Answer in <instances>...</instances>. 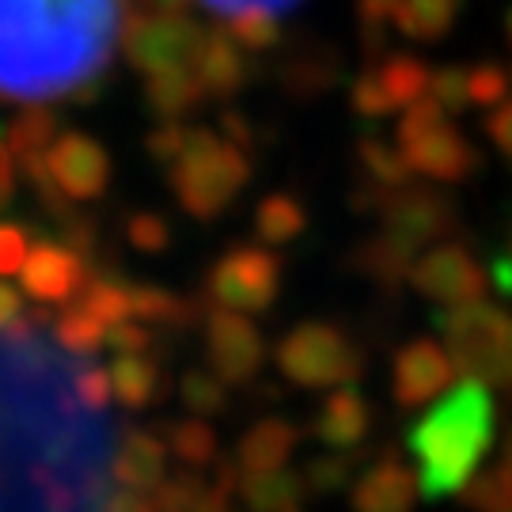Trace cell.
Here are the masks:
<instances>
[{
    "instance_id": "obj_1",
    "label": "cell",
    "mask_w": 512,
    "mask_h": 512,
    "mask_svg": "<svg viewBox=\"0 0 512 512\" xmlns=\"http://www.w3.org/2000/svg\"><path fill=\"white\" fill-rule=\"evenodd\" d=\"M129 0H0V99H92Z\"/></svg>"
},
{
    "instance_id": "obj_2",
    "label": "cell",
    "mask_w": 512,
    "mask_h": 512,
    "mask_svg": "<svg viewBox=\"0 0 512 512\" xmlns=\"http://www.w3.org/2000/svg\"><path fill=\"white\" fill-rule=\"evenodd\" d=\"M494 440V399L482 380H463L444 391L437 406L414 421L410 452L418 459L421 497H448L475 475Z\"/></svg>"
},
{
    "instance_id": "obj_3",
    "label": "cell",
    "mask_w": 512,
    "mask_h": 512,
    "mask_svg": "<svg viewBox=\"0 0 512 512\" xmlns=\"http://www.w3.org/2000/svg\"><path fill=\"white\" fill-rule=\"evenodd\" d=\"M167 183L183 213L194 220H217L251 183V152L224 141L213 129H194L186 152L167 167Z\"/></svg>"
},
{
    "instance_id": "obj_4",
    "label": "cell",
    "mask_w": 512,
    "mask_h": 512,
    "mask_svg": "<svg viewBox=\"0 0 512 512\" xmlns=\"http://www.w3.org/2000/svg\"><path fill=\"white\" fill-rule=\"evenodd\" d=\"M444 349L467 380H509L512 376V315L486 300L456 304L440 315Z\"/></svg>"
},
{
    "instance_id": "obj_5",
    "label": "cell",
    "mask_w": 512,
    "mask_h": 512,
    "mask_svg": "<svg viewBox=\"0 0 512 512\" xmlns=\"http://www.w3.org/2000/svg\"><path fill=\"white\" fill-rule=\"evenodd\" d=\"M277 368L296 387L323 391V387L357 384L365 372V353L338 323L308 319L293 327L277 346Z\"/></svg>"
},
{
    "instance_id": "obj_6",
    "label": "cell",
    "mask_w": 512,
    "mask_h": 512,
    "mask_svg": "<svg viewBox=\"0 0 512 512\" xmlns=\"http://www.w3.org/2000/svg\"><path fill=\"white\" fill-rule=\"evenodd\" d=\"M395 141L410 167L433 183H459L478 164L475 145L448 122V110L440 107L433 95H421L418 103L399 110Z\"/></svg>"
},
{
    "instance_id": "obj_7",
    "label": "cell",
    "mask_w": 512,
    "mask_h": 512,
    "mask_svg": "<svg viewBox=\"0 0 512 512\" xmlns=\"http://www.w3.org/2000/svg\"><path fill=\"white\" fill-rule=\"evenodd\" d=\"M205 293L220 308L262 315L281 293V258L262 243H236L213 262Z\"/></svg>"
},
{
    "instance_id": "obj_8",
    "label": "cell",
    "mask_w": 512,
    "mask_h": 512,
    "mask_svg": "<svg viewBox=\"0 0 512 512\" xmlns=\"http://www.w3.org/2000/svg\"><path fill=\"white\" fill-rule=\"evenodd\" d=\"M205 35L209 31L190 12H175V16L133 12L122 31V54L141 76H152L179 65H194Z\"/></svg>"
},
{
    "instance_id": "obj_9",
    "label": "cell",
    "mask_w": 512,
    "mask_h": 512,
    "mask_svg": "<svg viewBox=\"0 0 512 512\" xmlns=\"http://www.w3.org/2000/svg\"><path fill=\"white\" fill-rule=\"evenodd\" d=\"M205 330V361L228 387H247L266 365V342L258 327L232 308H213L202 319Z\"/></svg>"
},
{
    "instance_id": "obj_10",
    "label": "cell",
    "mask_w": 512,
    "mask_h": 512,
    "mask_svg": "<svg viewBox=\"0 0 512 512\" xmlns=\"http://www.w3.org/2000/svg\"><path fill=\"white\" fill-rule=\"evenodd\" d=\"M88 277H92V262L84 255H76L69 243L35 239L31 255L19 270V285H23V296H31L35 304L50 308V304H73L76 296L84 293Z\"/></svg>"
},
{
    "instance_id": "obj_11",
    "label": "cell",
    "mask_w": 512,
    "mask_h": 512,
    "mask_svg": "<svg viewBox=\"0 0 512 512\" xmlns=\"http://www.w3.org/2000/svg\"><path fill=\"white\" fill-rule=\"evenodd\" d=\"M410 285L421 296L444 304V308H456V304L482 300L486 274H482V266H478L475 255L467 247H459V243H437L433 251H425L410 266Z\"/></svg>"
},
{
    "instance_id": "obj_12",
    "label": "cell",
    "mask_w": 512,
    "mask_h": 512,
    "mask_svg": "<svg viewBox=\"0 0 512 512\" xmlns=\"http://www.w3.org/2000/svg\"><path fill=\"white\" fill-rule=\"evenodd\" d=\"M380 220H384L387 236L418 251L452 224V202L429 186L406 183L380 194Z\"/></svg>"
},
{
    "instance_id": "obj_13",
    "label": "cell",
    "mask_w": 512,
    "mask_h": 512,
    "mask_svg": "<svg viewBox=\"0 0 512 512\" xmlns=\"http://www.w3.org/2000/svg\"><path fill=\"white\" fill-rule=\"evenodd\" d=\"M46 164L54 171L57 186L73 202H95L99 194H107L110 175H114L107 148L88 133H80V129H65L57 137L54 148L46 152Z\"/></svg>"
},
{
    "instance_id": "obj_14",
    "label": "cell",
    "mask_w": 512,
    "mask_h": 512,
    "mask_svg": "<svg viewBox=\"0 0 512 512\" xmlns=\"http://www.w3.org/2000/svg\"><path fill=\"white\" fill-rule=\"evenodd\" d=\"M452 376H456V365H452L448 349L433 338H418L399 349V357H395L391 395L403 410H418V406L440 399L452 387Z\"/></svg>"
},
{
    "instance_id": "obj_15",
    "label": "cell",
    "mask_w": 512,
    "mask_h": 512,
    "mask_svg": "<svg viewBox=\"0 0 512 512\" xmlns=\"http://www.w3.org/2000/svg\"><path fill=\"white\" fill-rule=\"evenodd\" d=\"M421 494L418 478L399 456L380 459L372 471L361 475V482L349 494L353 512H414V497Z\"/></svg>"
},
{
    "instance_id": "obj_16",
    "label": "cell",
    "mask_w": 512,
    "mask_h": 512,
    "mask_svg": "<svg viewBox=\"0 0 512 512\" xmlns=\"http://www.w3.org/2000/svg\"><path fill=\"white\" fill-rule=\"evenodd\" d=\"M368 429H372V406L365 395L353 391V384L334 387L319 406V414L311 418V433L334 452L357 448L368 437Z\"/></svg>"
},
{
    "instance_id": "obj_17",
    "label": "cell",
    "mask_w": 512,
    "mask_h": 512,
    "mask_svg": "<svg viewBox=\"0 0 512 512\" xmlns=\"http://www.w3.org/2000/svg\"><path fill=\"white\" fill-rule=\"evenodd\" d=\"M243 54H247V50H243L224 27L205 35L202 50L194 57V73H198L209 99H232V95L251 80V65H247Z\"/></svg>"
},
{
    "instance_id": "obj_18",
    "label": "cell",
    "mask_w": 512,
    "mask_h": 512,
    "mask_svg": "<svg viewBox=\"0 0 512 512\" xmlns=\"http://www.w3.org/2000/svg\"><path fill=\"white\" fill-rule=\"evenodd\" d=\"M110 478L118 486L152 494L167 478V440H156L148 429H129L110 459Z\"/></svg>"
},
{
    "instance_id": "obj_19",
    "label": "cell",
    "mask_w": 512,
    "mask_h": 512,
    "mask_svg": "<svg viewBox=\"0 0 512 512\" xmlns=\"http://www.w3.org/2000/svg\"><path fill=\"white\" fill-rule=\"evenodd\" d=\"M296 444H300V433H296L293 421L285 418H262L255 421L236 444V459L247 471H281L289 459H293Z\"/></svg>"
},
{
    "instance_id": "obj_20",
    "label": "cell",
    "mask_w": 512,
    "mask_h": 512,
    "mask_svg": "<svg viewBox=\"0 0 512 512\" xmlns=\"http://www.w3.org/2000/svg\"><path fill=\"white\" fill-rule=\"evenodd\" d=\"M205 99L209 95H205L194 65H179V69L145 76V103L156 118H186L190 110L202 107Z\"/></svg>"
},
{
    "instance_id": "obj_21",
    "label": "cell",
    "mask_w": 512,
    "mask_h": 512,
    "mask_svg": "<svg viewBox=\"0 0 512 512\" xmlns=\"http://www.w3.org/2000/svg\"><path fill=\"white\" fill-rule=\"evenodd\" d=\"M110 387L126 410H145L164 391V376L148 353H118V361L110 365Z\"/></svg>"
},
{
    "instance_id": "obj_22",
    "label": "cell",
    "mask_w": 512,
    "mask_h": 512,
    "mask_svg": "<svg viewBox=\"0 0 512 512\" xmlns=\"http://www.w3.org/2000/svg\"><path fill=\"white\" fill-rule=\"evenodd\" d=\"M308 494L304 490V478L293 475V471H247L239 478V497L247 512H285L296 509L300 497Z\"/></svg>"
},
{
    "instance_id": "obj_23",
    "label": "cell",
    "mask_w": 512,
    "mask_h": 512,
    "mask_svg": "<svg viewBox=\"0 0 512 512\" xmlns=\"http://www.w3.org/2000/svg\"><path fill=\"white\" fill-rule=\"evenodd\" d=\"M129 304H133V315L141 323H160V327H198L205 315L194 300L186 296H175L171 289H160V285H129Z\"/></svg>"
},
{
    "instance_id": "obj_24",
    "label": "cell",
    "mask_w": 512,
    "mask_h": 512,
    "mask_svg": "<svg viewBox=\"0 0 512 512\" xmlns=\"http://www.w3.org/2000/svg\"><path fill=\"white\" fill-rule=\"evenodd\" d=\"M463 0H399L395 4V27L414 42H437L459 19Z\"/></svg>"
},
{
    "instance_id": "obj_25",
    "label": "cell",
    "mask_w": 512,
    "mask_h": 512,
    "mask_svg": "<svg viewBox=\"0 0 512 512\" xmlns=\"http://www.w3.org/2000/svg\"><path fill=\"white\" fill-rule=\"evenodd\" d=\"M8 148H12V156H16L19 164L23 160H35V156H46L54 141L61 137V129H57V114L50 107H42V103H27V107L19 110L16 118L8 122Z\"/></svg>"
},
{
    "instance_id": "obj_26",
    "label": "cell",
    "mask_w": 512,
    "mask_h": 512,
    "mask_svg": "<svg viewBox=\"0 0 512 512\" xmlns=\"http://www.w3.org/2000/svg\"><path fill=\"white\" fill-rule=\"evenodd\" d=\"M372 73H376V80L384 84V92H387V99H391L395 114L406 110L410 103H418L421 95H429V80H433V69L414 54L384 57Z\"/></svg>"
},
{
    "instance_id": "obj_27",
    "label": "cell",
    "mask_w": 512,
    "mask_h": 512,
    "mask_svg": "<svg viewBox=\"0 0 512 512\" xmlns=\"http://www.w3.org/2000/svg\"><path fill=\"white\" fill-rule=\"evenodd\" d=\"M308 228V209L293 194H266L255 205V236L270 247H285L304 236Z\"/></svg>"
},
{
    "instance_id": "obj_28",
    "label": "cell",
    "mask_w": 512,
    "mask_h": 512,
    "mask_svg": "<svg viewBox=\"0 0 512 512\" xmlns=\"http://www.w3.org/2000/svg\"><path fill=\"white\" fill-rule=\"evenodd\" d=\"M414 255H418V251H410L406 243L380 232V236H372L353 247V266H357L361 274L372 277V281H380V285H395L399 277H410Z\"/></svg>"
},
{
    "instance_id": "obj_29",
    "label": "cell",
    "mask_w": 512,
    "mask_h": 512,
    "mask_svg": "<svg viewBox=\"0 0 512 512\" xmlns=\"http://www.w3.org/2000/svg\"><path fill=\"white\" fill-rule=\"evenodd\" d=\"M54 342L69 357H92L95 349L107 346V323H99L92 311L84 308V304H65L61 315L54 319Z\"/></svg>"
},
{
    "instance_id": "obj_30",
    "label": "cell",
    "mask_w": 512,
    "mask_h": 512,
    "mask_svg": "<svg viewBox=\"0 0 512 512\" xmlns=\"http://www.w3.org/2000/svg\"><path fill=\"white\" fill-rule=\"evenodd\" d=\"M167 452L179 459L183 467L209 471L217 459V429L205 418H186L167 425Z\"/></svg>"
},
{
    "instance_id": "obj_31",
    "label": "cell",
    "mask_w": 512,
    "mask_h": 512,
    "mask_svg": "<svg viewBox=\"0 0 512 512\" xmlns=\"http://www.w3.org/2000/svg\"><path fill=\"white\" fill-rule=\"evenodd\" d=\"M357 160H361V167L368 171V179L376 186H384V190L406 186L410 175H414V167H410V160L403 156L399 141L387 145L380 137H361V141H357Z\"/></svg>"
},
{
    "instance_id": "obj_32",
    "label": "cell",
    "mask_w": 512,
    "mask_h": 512,
    "mask_svg": "<svg viewBox=\"0 0 512 512\" xmlns=\"http://www.w3.org/2000/svg\"><path fill=\"white\" fill-rule=\"evenodd\" d=\"M179 399L194 418H220L228 410V384L213 368H190V372H183Z\"/></svg>"
},
{
    "instance_id": "obj_33",
    "label": "cell",
    "mask_w": 512,
    "mask_h": 512,
    "mask_svg": "<svg viewBox=\"0 0 512 512\" xmlns=\"http://www.w3.org/2000/svg\"><path fill=\"white\" fill-rule=\"evenodd\" d=\"M76 304H84V308L92 311L99 323H126L129 315H133V304H129V285L122 281H114L107 274H92L88 277V285H84V293L76 296Z\"/></svg>"
},
{
    "instance_id": "obj_34",
    "label": "cell",
    "mask_w": 512,
    "mask_h": 512,
    "mask_svg": "<svg viewBox=\"0 0 512 512\" xmlns=\"http://www.w3.org/2000/svg\"><path fill=\"white\" fill-rule=\"evenodd\" d=\"M338 80V61L330 50H315L308 57H296L285 69V88L296 95H319Z\"/></svg>"
},
{
    "instance_id": "obj_35",
    "label": "cell",
    "mask_w": 512,
    "mask_h": 512,
    "mask_svg": "<svg viewBox=\"0 0 512 512\" xmlns=\"http://www.w3.org/2000/svg\"><path fill=\"white\" fill-rule=\"evenodd\" d=\"M209 486L205 482V471H194V467H179L171 478H164L152 497H156V505L160 512H190L194 509V501L202 497V490Z\"/></svg>"
},
{
    "instance_id": "obj_36",
    "label": "cell",
    "mask_w": 512,
    "mask_h": 512,
    "mask_svg": "<svg viewBox=\"0 0 512 512\" xmlns=\"http://www.w3.org/2000/svg\"><path fill=\"white\" fill-rule=\"evenodd\" d=\"M190 133L194 129L183 126V118H160V126L145 137L148 160L160 167H171L186 152V145H190Z\"/></svg>"
},
{
    "instance_id": "obj_37",
    "label": "cell",
    "mask_w": 512,
    "mask_h": 512,
    "mask_svg": "<svg viewBox=\"0 0 512 512\" xmlns=\"http://www.w3.org/2000/svg\"><path fill=\"white\" fill-rule=\"evenodd\" d=\"M349 475H353V459H349L346 452L327 456V459H311L308 467L300 471V478H304V490H308L311 497L342 490V486L349 482Z\"/></svg>"
},
{
    "instance_id": "obj_38",
    "label": "cell",
    "mask_w": 512,
    "mask_h": 512,
    "mask_svg": "<svg viewBox=\"0 0 512 512\" xmlns=\"http://www.w3.org/2000/svg\"><path fill=\"white\" fill-rule=\"evenodd\" d=\"M429 95H433L448 114H459V110L475 107V103H471V76H467L463 65L437 69L433 80H429Z\"/></svg>"
},
{
    "instance_id": "obj_39",
    "label": "cell",
    "mask_w": 512,
    "mask_h": 512,
    "mask_svg": "<svg viewBox=\"0 0 512 512\" xmlns=\"http://www.w3.org/2000/svg\"><path fill=\"white\" fill-rule=\"evenodd\" d=\"M467 76H471V103H475V107L494 110L497 103L509 99V84H512L509 69H501L494 61H482V65H471Z\"/></svg>"
},
{
    "instance_id": "obj_40",
    "label": "cell",
    "mask_w": 512,
    "mask_h": 512,
    "mask_svg": "<svg viewBox=\"0 0 512 512\" xmlns=\"http://www.w3.org/2000/svg\"><path fill=\"white\" fill-rule=\"evenodd\" d=\"M126 239L141 255H164L171 247V224L160 213H133L126 220Z\"/></svg>"
},
{
    "instance_id": "obj_41",
    "label": "cell",
    "mask_w": 512,
    "mask_h": 512,
    "mask_svg": "<svg viewBox=\"0 0 512 512\" xmlns=\"http://www.w3.org/2000/svg\"><path fill=\"white\" fill-rule=\"evenodd\" d=\"M224 31L236 38L243 50L251 54H262L277 42V19L274 16H239V19H224Z\"/></svg>"
},
{
    "instance_id": "obj_42",
    "label": "cell",
    "mask_w": 512,
    "mask_h": 512,
    "mask_svg": "<svg viewBox=\"0 0 512 512\" xmlns=\"http://www.w3.org/2000/svg\"><path fill=\"white\" fill-rule=\"evenodd\" d=\"M205 12H213L220 19H239V16H285L300 8V0H194Z\"/></svg>"
},
{
    "instance_id": "obj_43",
    "label": "cell",
    "mask_w": 512,
    "mask_h": 512,
    "mask_svg": "<svg viewBox=\"0 0 512 512\" xmlns=\"http://www.w3.org/2000/svg\"><path fill=\"white\" fill-rule=\"evenodd\" d=\"M76 399H80V406H88L92 414H99V410H107L110 403H114V387H110V368L103 365H88L76 372Z\"/></svg>"
},
{
    "instance_id": "obj_44",
    "label": "cell",
    "mask_w": 512,
    "mask_h": 512,
    "mask_svg": "<svg viewBox=\"0 0 512 512\" xmlns=\"http://www.w3.org/2000/svg\"><path fill=\"white\" fill-rule=\"evenodd\" d=\"M349 107L357 110L361 118H387V114H395V107H391V99H387V92H384V84L376 80L372 69L353 80V88H349Z\"/></svg>"
},
{
    "instance_id": "obj_45",
    "label": "cell",
    "mask_w": 512,
    "mask_h": 512,
    "mask_svg": "<svg viewBox=\"0 0 512 512\" xmlns=\"http://www.w3.org/2000/svg\"><path fill=\"white\" fill-rule=\"evenodd\" d=\"M31 232L23 224H12V220H0V277L19 274L23 262L31 255Z\"/></svg>"
},
{
    "instance_id": "obj_46",
    "label": "cell",
    "mask_w": 512,
    "mask_h": 512,
    "mask_svg": "<svg viewBox=\"0 0 512 512\" xmlns=\"http://www.w3.org/2000/svg\"><path fill=\"white\" fill-rule=\"evenodd\" d=\"M57 239H61V243H69L76 255H84L88 262L99 255V224H95L92 217L73 213L65 224H57Z\"/></svg>"
},
{
    "instance_id": "obj_47",
    "label": "cell",
    "mask_w": 512,
    "mask_h": 512,
    "mask_svg": "<svg viewBox=\"0 0 512 512\" xmlns=\"http://www.w3.org/2000/svg\"><path fill=\"white\" fill-rule=\"evenodd\" d=\"M156 342H160V338H156L145 323H133V319L107 327V346L114 349V353H152Z\"/></svg>"
},
{
    "instance_id": "obj_48",
    "label": "cell",
    "mask_w": 512,
    "mask_h": 512,
    "mask_svg": "<svg viewBox=\"0 0 512 512\" xmlns=\"http://www.w3.org/2000/svg\"><path fill=\"white\" fill-rule=\"evenodd\" d=\"M220 133H224V141H232V145H239L243 152H251V148H255L258 129L239 107H224L220 110Z\"/></svg>"
},
{
    "instance_id": "obj_49",
    "label": "cell",
    "mask_w": 512,
    "mask_h": 512,
    "mask_svg": "<svg viewBox=\"0 0 512 512\" xmlns=\"http://www.w3.org/2000/svg\"><path fill=\"white\" fill-rule=\"evenodd\" d=\"M103 512H160V505H156V497L145 494V490L122 486V490H110V494L103 497Z\"/></svg>"
},
{
    "instance_id": "obj_50",
    "label": "cell",
    "mask_w": 512,
    "mask_h": 512,
    "mask_svg": "<svg viewBox=\"0 0 512 512\" xmlns=\"http://www.w3.org/2000/svg\"><path fill=\"white\" fill-rule=\"evenodd\" d=\"M486 133H490V141L497 145V152H505L512 160V99L497 103V107L486 114Z\"/></svg>"
},
{
    "instance_id": "obj_51",
    "label": "cell",
    "mask_w": 512,
    "mask_h": 512,
    "mask_svg": "<svg viewBox=\"0 0 512 512\" xmlns=\"http://www.w3.org/2000/svg\"><path fill=\"white\" fill-rule=\"evenodd\" d=\"M190 512H239L236 509V494H228V490H220V486H205L202 497L194 501V509Z\"/></svg>"
},
{
    "instance_id": "obj_52",
    "label": "cell",
    "mask_w": 512,
    "mask_h": 512,
    "mask_svg": "<svg viewBox=\"0 0 512 512\" xmlns=\"http://www.w3.org/2000/svg\"><path fill=\"white\" fill-rule=\"evenodd\" d=\"M23 315V293L12 289L8 281H0V330H8Z\"/></svg>"
},
{
    "instance_id": "obj_53",
    "label": "cell",
    "mask_w": 512,
    "mask_h": 512,
    "mask_svg": "<svg viewBox=\"0 0 512 512\" xmlns=\"http://www.w3.org/2000/svg\"><path fill=\"white\" fill-rule=\"evenodd\" d=\"M395 4L399 0H357L361 23H387V19L395 16Z\"/></svg>"
},
{
    "instance_id": "obj_54",
    "label": "cell",
    "mask_w": 512,
    "mask_h": 512,
    "mask_svg": "<svg viewBox=\"0 0 512 512\" xmlns=\"http://www.w3.org/2000/svg\"><path fill=\"white\" fill-rule=\"evenodd\" d=\"M194 0H137V12L148 16H175V12H190Z\"/></svg>"
},
{
    "instance_id": "obj_55",
    "label": "cell",
    "mask_w": 512,
    "mask_h": 512,
    "mask_svg": "<svg viewBox=\"0 0 512 512\" xmlns=\"http://www.w3.org/2000/svg\"><path fill=\"white\" fill-rule=\"evenodd\" d=\"M505 38H509V42H512V8H509V12H505Z\"/></svg>"
},
{
    "instance_id": "obj_56",
    "label": "cell",
    "mask_w": 512,
    "mask_h": 512,
    "mask_svg": "<svg viewBox=\"0 0 512 512\" xmlns=\"http://www.w3.org/2000/svg\"><path fill=\"white\" fill-rule=\"evenodd\" d=\"M285 512H300V505H296V509H285Z\"/></svg>"
},
{
    "instance_id": "obj_57",
    "label": "cell",
    "mask_w": 512,
    "mask_h": 512,
    "mask_svg": "<svg viewBox=\"0 0 512 512\" xmlns=\"http://www.w3.org/2000/svg\"><path fill=\"white\" fill-rule=\"evenodd\" d=\"M509 384H512V376H509Z\"/></svg>"
}]
</instances>
